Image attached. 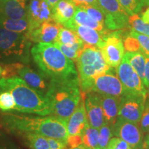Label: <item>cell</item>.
Segmentation results:
<instances>
[{"instance_id":"cell-37","label":"cell","mask_w":149,"mask_h":149,"mask_svg":"<svg viewBox=\"0 0 149 149\" xmlns=\"http://www.w3.org/2000/svg\"><path fill=\"white\" fill-rule=\"evenodd\" d=\"M128 35L134 37L138 40L142 49V53L146 56H149V36L137 33L132 30L128 33Z\"/></svg>"},{"instance_id":"cell-11","label":"cell","mask_w":149,"mask_h":149,"mask_svg":"<svg viewBox=\"0 0 149 149\" xmlns=\"http://www.w3.org/2000/svg\"><path fill=\"white\" fill-rule=\"evenodd\" d=\"M146 98L147 95L124 93L120 100L118 116L139 124Z\"/></svg>"},{"instance_id":"cell-53","label":"cell","mask_w":149,"mask_h":149,"mask_svg":"<svg viewBox=\"0 0 149 149\" xmlns=\"http://www.w3.org/2000/svg\"><path fill=\"white\" fill-rule=\"evenodd\" d=\"M89 149H92L91 148H90V147H89Z\"/></svg>"},{"instance_id":"cell-43","label":"cell","mask_w":149,"mask_h":149,"mask_svg":"<svg viewBox=\"0 0 149 149\" xmlns=\"http://www.w3.org/2000/svg\"><path fill=\"white\" fill-rule=\"evenodd\" d=\"M144 84L146 88L149 86V56H146V64L144 69Z\"/></svg>"},{"instance_id":"cell-26","label":"cell","mask_w":149,"mask_h":149,"mask_svg":"<svg viewBox=\"0 0 149 149\" xmlns=\"http://www.w3.org/2000/svg\"><path fill=\"white\" fill-rule=\"evenodd\" d=\"M83 144L92 149H97L98 146L99 129L93 127L87 123L82 135Z\"/></svg>"},{"instance_id":"cell-46","label":"cell","mask_w":149,"mask_h":149,"mask_svg":"<svg viewBox=\"0 0 149 149\" xmlns=\"http://www.w3.org/2000/svg\"><path fill=\"white\" fill-rule=\"evenodd\" d=\"M59 1H60V0H46V1H47V3H48V5L51 6V8H53Z\"/></svg>"},{"instance_id":"cell-32","label":"cell","mask_w":149,"mask_h":149,"mask_svg":"<svg viewBox=\"0 0 149 149\" xmlns=\"http://www.w3.org/2000/svg\"><path fill=\"white\" fill-rule=\"evenodd\" d=\"M113 136L111 126L105 123L101 128H99L98 146L102 148H107L110 139Z\"/></svg>"},{"instance_id":"cell-19","label":"cell","mask_w":149,"mask_h":149,"mask_svg":"<svg viewBox=\"0 0 149 149\" xmlns=\"http://www.w3.org/2000/svg\"><path fill=\"white\" fill-rule=\"evenodd\" d=\"M28 0H8L0 4V17L5 18H27Z\"/></svg>"},{"instance_id":"cell-21","label":"cell","mask_w":149,"mask_h":149,"mask_svg":"<svg viewBox=\"0 0 149 149\" xmlns=\"http://www.w3.org/2000/svg\"><path fill=\"white\" fill-rule=\"evenodd\" d=\"M76 8L75 4L70 0H60L52 8L53 21L63 26L72 18Z\"/></svg>"},{"instance_id":"cell-4","label":"cell","mask_w":149,"mask_h":149,"mask_svg":"<svg viewBox=\"0 0 149 149\" xmlns=\"http://www.w3.org/2000/svg\"><path fill=\"white\" fill-rule=\"evenodd\" d=\"M46 96L51 115L68 120L82 99L79 77L50 79Z\"/></svg>"},{"instance_id":"cell-1","label":"cell","mask_w":149,"mask_h":149,"mask_svg":"<svg viewBox=\"0 0 149 149\" xmlns=\"http://www.w3.org/2000/svg\"><path fill=\"white\" fill-rule=\"evenodd\" d=\"M67 120L54 115L33 117L15 113L0 114V124L15 136L22 133H35L66 141L68 137Z\"/></svg>"},{"instance_id":"cell-10","label":"cell","mask_w":149,"mask_h":149,"mask_svg":"<svg viewBox=\"0 0 149 149\" xmlns=\"http://www.w3.org/2000/svg\"><path fill=\"white\" fill-rule=\"evenodd\" d=\"M90 92L120 98L124 89L116 73L115 68H110L107 72L97 76L93 80Z\"/></svg>"},{"instance_id":"cell-28","label":"cell","mask_w":149,"mask_h":149,"mask_svg":"<svg viewBox=\"0 0 149 149\" xmlns=\"http://www.w3.org/2000/svg\"><path fill=\"white\" fill-rule=\"evenodd\" d=\"M55 42L60 43L61 44H64L66 46H72L77 43L83 42V41L73 31L62 26Z\"/></svg>"},{"instance_id":"cell-39","label":"cell","mask_w":149,"mask_h":149,"mask_svg":"<svg viewBox=\"0 0 149 149\" xmlns=\"http://www.w3.org/2000/svg\"><path fill=\"white\" fill-rule=\"evenodd\" d=\"M107 149H132L129 144L120 137H113L110 139Z\"/></svg>"},{"instance_id":"cell-6","label":"cell","mask_w":149,"mask_h":149,"mask_svg":"<svg viewBox=\"0 0 149 149\" xmlns=\"http://www.w3.org/2000/svg\"><path fill=\"white\" fill-rule=\"evenodd\" d=\"M31 42L27 35L0 27V61L6 64L30 61Z\"/></svg>"},{"instance_id":"cell-33","label":"cell","mask_w":149,"mask_h":149,"mask_svg":"<svg viewBox=\"0 0 149 149\" xmlns=\"http://www.w3.org/2000/svg\"><path fill=\"white\" fill-rule=\"evenodd\" d=\"M24 66V64L21 62H14L6 64L2 68L0 79H7L15 77L18 75L19 72Z\"/></svg>"},{"instance_id":"cell-24","label":"cell","mask_w":149,"mask_h":149,"mask_svg":"<svg viewBox=\"0 0 149 149\" xmlns=\"http://www.w3.org/2000/svg\"><path fill=\"white\" fill-rule=\"evenodd\" d=\"M30 149H51L47 137L35 133H22L17 135Z\"/></svg>"},{"instance_id":"cell-49","label":"cell","mask_w":149,"mask_h":149,"mask_svg":"<svg viewBox=\"0 0 149 149\" xmlns=\"http://www.w3.org/2000/svg\"><path fill=\"white\" fill-rule=\"evenodd\" d=\"M6 1H8V0H0V4H1V3L6 2Z\"/></svg>"},{"instance_id":"cell-34","label":"cell","mask_w":149,"mask_h":149,"mask_svg":"<svg viewBox=\"0 0 149 149\" xmlns=\"http://www.w3.org/2000/svg\"><path fill=\"white\" fill-rule=\"evenodd\" d=\"M81 8L84 9L87 14L90 16L91 19L99 23L103 24L104 26V22H105V15L101 8V7L93 6H79Z\"/></svg>"},{"instance_id":"cell-31","label":"cell","mask_w":149,"mask_h":149,"mask_svg":"<svg viewBox=\"0 0 149 149\" xmlns=\"http://www.w3.org/2000/svg\"><path fill=\"white\" fill-rule=\"evenodd\" d=\"M15 99L8 91L0 92V110L3 112L10 111L15 109Z\"/></svg>"},{"instance_id":"cell-38","label":"cell","mask_w":149,"mask_h":149,"mask_svg":"<svg viewBox=\"0 0 149 149\" xmlns=\"http://www.w3.org/2000/svg\"><path fill=\"white\" fill-rule=\"evenodd\" d=\"M0 149H22L0 130Z\"/></svg>"},{"instance_id":"cell-5","label":"cell","mask_w":149,"mask_h":149,"mask_svg":"<svg viewBox=\"0 0 149 149\" xmlns=\"http://www.w3.org/2000/svg\"><path fill=\"white\" fill-rule=\"evenodd\" d=\"M81 96L90 92L93 80L107 72L111 67L107 64L102 50L96 46L84 44L76 61Z\"/></svg>"},{"instance_id":"cell-25","label":"cell","mask_w":149,"mask_h":149,"mask_svg":"<svg viewBox=\"0 0 149 149\" xmlns=\"http://www.w3.org/2000/svg\"><path fill=\"white\" fill-rule=\"evenodd\" d=\"M0 27L12 32L26 35L29 31V20L27 18L15 19L0 17Z\"/></svg>"},{"instance_id":"cell-18","label":"cell","mask_w":149,"mask_h":149,"mask_svg":"<svg viewBox=\"0 0 149 149\" xmlns=\"http://www.w3.org/2000/svg\"><path fill=\"white\" fill-rule=\"evenodd\" d=\"M18 75L30 86L46 95L49 86V81L47 82L46 79H48L42 72H38L29 66H24L19 70Z\"/></svg>"},{"instance_id":"cell-30","label":"cell","mask_w":149,"mask_h":149,"mask_svg":"<svg viewBox=\"0 0 149 149\" xmlns=\"http://www.w3.org/2000/svg\"><path fill=\"white\" fill-rule=\"evenodd\" d=\"M128 24L132 31L149 36V24L145 23L138 14L129 17Z\"/></svg>"},{"instance_id":"cell-47","label":"cell","mask_w":149,"mask_h":149,"mask_svg":"<svg viewBox=\"0 0 149 149\" xmlns=\"http://www.w3.org/2000/svg\"><path fill=\"white\" fill-rule=\"evenodd\" d=\"M68 149H89V147L86 146L84 144L79 145V146L75 147V148H68Z\"/></svg>"},{"instance_id":"cell-2","label":"cell","mask_w":149,"mask_h":149,"mask_svg":"<svg viewBox=\"0 0 149 149\" xmlns=\"http://www.w3.org/2000/svg\"><path fill=\"white\" fill-rule=\"evenodd\" d=\"M33 61L48 79L78 77L74 61L53 43H37L31 48Z\"/></svg>"},{"instance_id":"cell-23","label":"cell","mask_w":149,"mask_h":149,"mask_svg":"<svg viewBox=\"0 0 149 149\" xmlns=\"http://www.w3.org/2000/svg\"><path fill=\"white\" fill-rule=\"evenodd\" d=\"M123 57L128 61L144 83L146 55L141 52H126Z\"/></svg>"},{"instance_id":"cell-50","label":"cell","mask_w":149,"mask_h":149,"mask_svg":"<svg viewBox=\"0 0 149 149\" xmlns=\"http://www.w3.org/2000/svg\"><path fill=\"white\" fill-rule=\"evenodd\" d=\"M1 72H2V67H1V65H0V76H1Z\"/></svg>"},{"instance_id":"cell-40","label":"cell","mask_w":149,"mask_h":149,"mask_svg":"<svg viewBox=\"0 0 149 149\" xmlns=\"http://www.w3.org/2000/svg\"><path fill=\"white\" fill-rule=\"evenodd\" d=\"M83 144L81 135H68L66 140V146L69 148H75Z\"/></svg>"},{"instance_id":"cell-41","label":"cell","mask_w":149,"mask_h":149,"mask_svg":"<svg viewBox=\"0 0 149 149\" xmlns=\"http://www.w3.org/2000/svg\"><path fill=\"white\" fill-rule=\"evenodd\" d=\"M47 140L50 148L52 149H66L67 148L66 141L51 137H47Z\"/></svg>"},{"instance_id":"cell-48","label":"cell","mask_w":149,"mask_h":149,"mask_svg":"<svg viewBox=\"0 0 149 149\" xmlns=\"http://www.w3.org/2000/svg\"><path fill=\"white\" fill-rule=\"evenodd\" d=\"M147 99H148L149 100V86L148 87V91H147Z\"/></svg>"},{"instance_id":"cell-9","label":"cell","mask_w":149,"mask_h":149,"mask_svg":"<svg viewBox=\"0 0 149 149\" xmlns=\"http://www.w3.org/2000/svg\"><path fill=\"white\" fill-rule=\"evenodd\" d=\"M112 130L113 135L127 142L132 149H143L144 133L138 124L117 116Z\"/></svg>"},{"instance_id":"cell-15","label":"cell","mask_w":149,"mask_h":149,"mask_svg":"<svg viewBox=\"0 0 149 149\" xmlns=\"http://www.w3.org/2000/svg\"><path fill=\"white\" fill-rule=\"evenodd\" d=\"M61 27V24L55 21L45 22L26 35L31 42L36 44L54 43L57 40Z\"/></svg>"},{"instance_id":"cell-8","label":"cell","mask_w":149,"mask_h":149,"mask_svg":"<svg viewBox=\"0 0 149 149\" xmlns=\"http://www.w3.org/2000/svg\"><path fill=\"white\" fill-rule=\"evenodd\" d=\"M105 15L104 26L110 31L129 28V15L124 10L118 0H97Z\"/></svg>"},{"instance_id":"cell-20","label":"cell","mask_w":149,"mask_h":149,"mask_svg":"<svg viewBox=\"0 0 149 149\" xmlns=\"http://www.w3.org/2000/svg\"><path fill=\"white\" fill-rule=\"evenodd\" d=\"M72 25L84 26L91 28V29H93L96 30V31L104 33L110 31L106 29L103 24L97 22L95 20H93V19H91L90 16L86 12L84 9L81 8V6H77L74 16L72 17L71 19L64 24L63 26L65 28H68V26Z\"/></svg>"},{"instance_id":"cell-17","label":"cell","mask_w":149,"mask_h":149,"mask_svg":"<svg viewBox=\"0 0 149 149\" xmlns=\"http://www.w3.org/2000/svg\"><path fill=\"white\" fill-rule=\"evenodd\" d=\"M67 29L72 30L77 34L85 44L102 48L105 42V35L91 28L80 25H72Z\"/></svg>"},{"instance_id":"cell-3","label":"cell","mask_w":149,"mask_h":149,"mask_svg":"<svg viewBox=\"0 0 149 149\" xmlns=\"http://www.w3.org/2000/svg\"><path fill=\"white\" fill-rule=\"evenodd\" d=\"M8 91L15 101V111L41 116L51 115V109L46 95L35 90L21 77L0 79V92Z\"/></svg>"},{"instance_id":"cell-52","label":"cell","mask_w":149,"mask_h":149,"mask_svg":"<svg viewBox=\"0 0 149 149\" xmlns=\"http://www.w3.org/2000/svg\"><path fill=\"white\" fill-rule=\"evenodd\" d=\"M97 149H107V148H100V147H99V148H97Z\"/></svg>"},{"instance_id":"cell-14","label":"cell","mask_w":149,"mask_h":149,"mask_svg":"<svg viewBox=\"0 0 149 149\" xmlns=\"http://www.w3.org/2000/svg\"><path fill=\"white\" fill-rule=\"evenodd\" d=\"M81 97L84 101L89 125L99 129L106 123L102 107L101 96L97 93L89 92Z\"/></svg>"},{"instance_id":"cell-36","label":"cell","mask_w":149,"mask_h":149,"mask_svg":"<svg viewBox=\"0 0 149 149\" xmlns=\"http://www.w3.org/2000/svg\"><path fill=\"white\" fill-rule=\"evenodd\" d=\"M139 126L142 133L147 134L149 132V100L146 98L144 111L139 121Z\"/></svg>"},{"instance_id":"cell-12","label":"cell","mask_w":149,"mask_h":149,"mask_svg":"<svg viewBox=\"0 0 149 149\" xmlns=\"http://www.w3.org/2000/svg\"><path fill=\"white\" fill-rule=\"evenodd\" d=\"M115 69L124 93L147 95V91L142 80L126 59L123 57L120 65Z\"/></svg>"},{"instance_id":"cell-44","label":"cell","mask_w":149,"mask_h":149,"mask_svg":"<svg viewBox=\"0 0 149 149\" xmlns=\"http://www.w3.org/2000/svg\"><path fill=\"white\" fill-rule=\"evenodd\" d=\"M140 17L145 23L149 24V6L146 8V10L141 14Z\"/></svg>"},{"instance_id":"cell-54","label":"cell","mask_w":149,"mask_h":149,"mask_svg":"<svg viewBox=\"0 0 149 149\" xmlns=\"http://www.w3.org/2000/svg\"><path fill=\"white\" fill-rule=\"evenodd\" d=\"M51 149H52V148H51ZM66 149H67V148H66Z\"/></svg>"},{"instance_id":"cell-42","label":"cell","mask_w":149,"mask_h":149,"mask_svg":"<svg viewBox=\"0 0 149 149\" xmlns=\"http://www.w3.org/2000/svg\"><path fill=\"white\" fill-rule=\"evenodd\" d=\"M72 3L75 4L76 6H93L100 8L97 0H70Z\"/></svg>"},{"instance_id":"cell-13","label":"cell","mask_w":149,"mask_h":149,"mask_svg":"<svg viewBox=\"0 0 149 149\" xmlns=\"http://www.w3.org/2000/svg\"><path fill=\"white\" fill-rule=\"evenodd\" d=\"M29 31L26 35L39 27L42 23L53 21L52 8L46 0H30L27 6Z\"/></svg>"},{"instance_id":"cell-29","label":"cell","mask_w":149,"mask_h":149,"mask_svg":"<svg viewBox=\"0 0 149 149\" xmlns=\"http://www.w3.org/2000/svg\"><path fill=\"white\" fill-rule=\"evenodd\" d=\"M121 6L129 16L138 14L146 6V0H118Z\"/></svg>"},{"instance_id":"cell-35","label":"cell","mask_w":149,"mask_h":149,"mask_svg":"<svg viewBox=\"0 0 149 149\" xmlns=\"http://www.w3.org/2000/svg\"><path fill=\"white\" fill-rule=\"evenodd\" d=\"M123 42H124V49L127 52H132V53L133 52H141L142 53V49H141L138 40L134 37L128 35V33L124 38Z\"/></svg>"},{"instance_id":"cell-27","label":"cell","mask_w":149,"mask_h":149,"mask_svg":"<svg viewBox=\"0 0 149 149\" xmlns=\"http://www.w3.org/2000/svg\"><path fill=\"white\" fill-rule=\"evenodd\" d=\"M53 44H55L64 53L65 56H66L68 58L71 59L74 62H76V61H77L80 52L81 51L85 44L84 42L77 43V44H74L72 46H66L58 42H54Z\"/></svg>"},{"instance_id":"cell-51","label":"cell","mask_w":149,"mask_h":149,"mask_svg":"<svg viewBox=\"0 0 149 149\" xmlns=\"http://www.w3.org/2000/svg\"><path fill=\"white\" fill-rule=\"evenodd\" d=\"M146 6H149V0H146Z\"/></svg>"},{"instance_id":"cell-45","label":"cell","mask_w":149,"mask_h":149,"mask_svg":"<svg viewBox=\"0 0 149 149\" xmlns=\"http://www.w3.org/2000/svg\"><path fill=\"white\" fill-rule=\"evenodd\" d=\"M143 149H149V132L146 134V136L144 139Z\"/></svg>"},{"instance_id":"cell-22","label":"cell","mask_w":149,"mask_h":149,"mask_svg":"<svg viewBox=\"0 0 149 149\" xmlns=\"http://www.w3.org/2000/svg\"><path fill=\"white\" fill-rule=\"evenodd\" d=\"M102 107L106 123L113 128L118 116L119 105L120 98L115 97L100 95Z\"/></svg>"},{"instance_id":"cell-7","label":"cell","mask_w":149,"mask_h":149,"mask_svg":"<svg viewBox=\"0 0 149 149\" xmlns=\"http://www.w3.org/2000/svg\"><path fill=\"white\" fill-rule=\"evenodd\" d=\"M126 30L109 31L105 35V42L101 50L104 60L111 68H116L124 55L125 49L123 38L128 33Z\"/></svg>"},{"instance_id":"cell-16","label":"cell","mask_w":149,"mask_h":149,"mask_svg":"<svg viewBox=\"0 0 149 149\" xmlns=\"http://www.w3.org/2000/svg\"><path fill=\"white\" fill-rule=\"evenodd\" d=\"M88 120L86 112L84 101L82 98L66 122L68 135H81Z\"/></svg>"}]
</instances>
